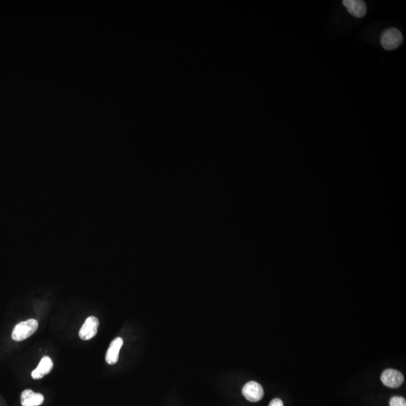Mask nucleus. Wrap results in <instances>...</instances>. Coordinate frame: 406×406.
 <instances>
[{
  "instance_id": "nucleus-11",
  "label": "nucleus",
  "mask_w": 406,
  "mask_h": 406,
  "mask_svg": "<svg viewBox=\"0 0 406 406\" xmlns=\"http://www.w3.org/2000/svg\"><path fill=\"white\" fill-rule=\"evenodd\" d=\"M269 406H284V403L280 399L276 398L270 402Z\"/></svg>"
},
{
  "instance_id": "nucleus-8",
  "label": "nucleus",
  "mask_w": 406,
  "mask_h": 406,
  "mask_svg": "<svg viewBox=\"0 0 406 406\" xmlns=\"http://www.w3.org/2000/svg\"><path fill=\"white\" fill-rule=\"evenodd\" d=\"M53 366V361L49 357H42L39 366L32 372V378L35 380L41 379L52 372Z\"/></svg>"
},
{
  "instance_id": "nucleus-7",
  "label": "nucleus",
  "mask_w": 406,
  "mask_h": 406,
  "mask_svg": "<svg viewBox=\"0 0 406 406\" xmlns=\"http://www.w3.org/2000/svg\"><path fill=\"white\" fill-rule=\"evenodd\" d=\"M45 401V397L40 393L34 392L32 390H24L20 396L22 406H40Z\"/></svg>"
},
{
  "instance_id": "nucleus-4",
  "label": "nucleus",
  "mask_w": 406,
  "mask_h": 406,
  "mask_svg": "<svg viewBox=\"0 0 406 406\" xmlns=\"http://www.w3.org/2000/svg\"><path fill=\"white\" fill-rule=\"evenodd\" d=\"M242 394L248 401L256 403L264 398V391L258 382H249L243 387Z\"/></svg>"
},
{
  "instance_id": "nucleus-6",
  "label": "nucleus",
  "mask_w": 406,
  "mask_h": 406,
  "mask_svg": "<svg viewBox=\"0 0 406 406\" xmlns=\"http://www.w3.org/2000/svg\"><path fill=\"white\" fill-rule=\"evenodd\" d=\"M343 5L353 17L362 18L367 12V7L362 0H344Z\"/></svg>"
},
{
  "instance_id": "nucleus-3",
  "label": "nucleus",
  "mask_w": 406,
  "mask_h": 406,
  "mask_svg": "<svg viewBox=\"0 0 406 406\" xmlns=\"http://www.w3.org/2000/svg\"><path fill=\"white\" fill-rule=\"evenodd\" d=\"M99 326V321L96 317L90 316L87 318L80 330V338L84 341H87L96 337Z\"/></svg>"
},
{
  "instance_id": "nucleus-9",
  "label": "nucleus",
  "mask_w": 406,
  "mask_h": 406,
  "mask_svg": "<svg viewBox=\"0 0 406 406\" xmlns=\"http://www.w3.org/2000/svg\"><path fill=\"white\" fill-rule=\"evenodd\" d=\"M124 344V341L121 337L115 338L111 342L110 346L106 353V360L108 364L114 365L117 363L119 358V352Z\"/></svg>"
},
{
  "instance_id": "nucleus-10",
  "label": "nucleus",
  "mask_w": 406,
  "mask_h": 406,
  "mask_svg": "<svg viewBox=\"0 0 406 406\" xmlns=\"http://www.w3.org/2000/svg\"><path fill=\"white\" fill-rule=\"evenodd\" d=\"M390 406H406V399L400 397H394L390 401Z\"/></svg>"
},
{
  "instance_id": "nucleus-5",
  "label": "nucleus",
  "mask_w": 406,
  "mask_h": 406,
  "mask_svg": "<svg viewBox=\"0 0 406 406\" xmlns=\"http://www.w3.org/2000/svg\"><path fill=\"white\" fill-rule=\"evenodd\" d=\"M382 383L385 386L391 388H397L401 386L404 382V377L403 374L395 369H389L384 371L382 377Z\"/></svg>"
},
{
  "instance_id": "nucleus-1",
  "label": "nucleus",
  "mask_w": 406,
  "mask_h": 406,
  "mask_svg": "<svg viewBox=\"0 0 406 406\" xmlns=\"http://www.w3.org/2000/svg\"><path fill=\"white\" fill-rule=\"evenodd\" d=\"M38 328L39 323L36 320L29 319L26 321H22L14 327L11 338L15 341H23L33 335Z\"/></svg>"
},
{
  "instance_id": "nucleus-2",
  "label": "nucleus",
  "mask_w": 406,
  "mask_h": 406,
  "mask_svg": "<svg viewBox=\"0 0 406 406\" xmlns=\"http://www.w3.org/2000/svg\"><path fill=\"white\" fill-rule=\"evenodd\" d=\"M403 42V36L397 28H390L384 32L381 39L382 47L387 51H394L398 48Z\"/></svg>"
}]
</instances>
